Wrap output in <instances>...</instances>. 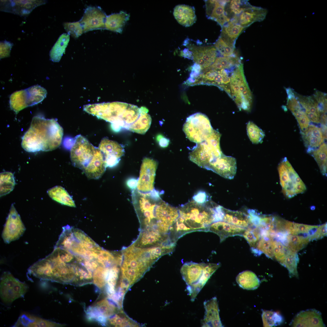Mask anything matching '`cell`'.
<instances>
[{
  "instance_id": "cell-57",
  "label": "cell",
  "mask_w": 327,
  "mask_h": 327,
  "mask_svg": "<svg viewBox=\"0 0 327 327\" xmlns=\"http://www.w3.org/2000/svg\"><path fill=\"white\" fill-rule=\"evenodd\" d=\"M109 322L110 323L113 325L121 326H128L130 324L127 320L124 319L123 318L117 315L110 319Z\"/></svg>"
},
{
  "instance_id": "cell-6",
  "label": "cell",
  "mask_w": 327,
  "mask_h": 327,
  "mask_svg": "<svg viewBox=\"0 0 327 327\" xmlns=\"http://www.w3.org/2000/svg\"><path fill=\"white\" fill-rule=\"evenodd\" d=\"M83 109L86 112L111 123L112 129L116 132L121 127L128 130L138 116L136 105L123 102L89 104L84 105Z\"/></svg>"
},
{
  "instance_id": "cell-36",
  "label": "cell",
  "mask_w": 327,
  "mask_h": 327,
  "mask_svg": "<svg viewBox=\"0 0 327 327\" xmlns=\"http://www.w3.org/2000/svg\"><path fill=\"white\" fill-rule=\"evenodd\" d=\"M70 40V35L63 33L58 38L50 51V59L54 62H58L65 52Z\"/></svg>"
},
{
  "instance_id": "cell-10",
  "label": "cell",
  "mask_w": 327,
  "mask_h": 327,
  "mask_svg": "<svg viewBox=\"0 0 327 327\" xmlns=\"http://www.w3.org/2000/svg\"><path fill=\"white\" fill-rule=\"evenodd\" d=\"M183 130L190 141L198 144L206 140L213 129L208 117L203 114L197 113L187 118Z\"/></svg>"
},
{
  "instance_id": "cell-21",
  "label": "cell",
  "mask_w": 327,
  "mask_h": 327,
  "mask_svg": "<svg viewBox=\"0 0 327 327\" xmlns=\"http://www.w3.org/2000/svg\"><path fill=\"white\" fill-rule=\"evenodd\" d=\"M188 47L192 53L194 61L200 66L202 70L211 66L218 54L217 50L213 46H197L190 45Z\"/></svg>"
},
{
  "instance_id": "cell-2",
  "label": "cell",
  "mask_w": 327,
  "mask_h": 327,
  "mask_svg": "<svg viewBox=\"0 0 327 327\" xmlns=\"http://www.w3.org/2000/svg\"><path fill=\"white\" fill-rule=\"evenodd\" d=\"M217 205L209 201L204 204L192 200L178 208L179 216L173 226L172 236L177 241L192 232H208L210 226L217 222Z\"/></svg>"
},
{
  "instance_id": "cell-58",
  "label": "cell",
  "mask_w": 327,
  "mask_h": 327,
  "mask_svg": "<svg viewBox=\"0 0 327 327\" xmlns=\"http://www.w3.org/2000/svg\"><path fill=\"white\" fill-rule=\"evenodd\" d=\"M156 139L158 142L159 145L161 147H167L169 144V139L160 134L158 135L157 136Z\"/></svg>"
},
{
  "instance_id": "cell-14",
  "label": "cell",
  "mask_w": 327,
  "mask_h": 327,
  "mask_svg": "<svg viewBox=\"0 0 327 327\" xmlns=\"http://www.w3.org/2000/svg\"><path fill=\"white\" fill-rule=\"evenodd\" d=\"M157 166V163L155 160L146 157L143 159L137 181V190L146 193L154 189V181Z\"/></svg>"
},
{
  "instance_id": "cell-52",
  "label": "cell",
  "mask_w": 327,
  "mask_h": 327,
  "mask_svg": "<svg viewBox=\"0 0 327 327\" xmlns=\"http://www.w3.org/2000/svg\"><path fill=\"white\" fill-rule=\"evenodd\" d=\"M292 113L297 121L301 132L304 131L309 125L310 121L303 109L296 110Z\"/></svg>"
},
{
  "instance_id": "cell-20",
  "label": "cell",
  "mask_w": 327,
  "mask_h": 327,
  "mask_svg": "<svg viewBox=\"0 0 327 327\" xmlns=\"http://www.w3.org/2000/svg\"><path fill=\"white\" fill-rule=\"evenodd\" d=\"M98 148L104 155L107 167L116 166L124 153V149L120 144L105 137L101 140Z\"/></svg>"
},
{
  "instance_id": "cell-41",
  "label": "cell",
  "mask_w": 327,
  "mask_h": 327,
  "mask_svg": "<svg viewBox=\"0 0 327 327\" xmlns=\"http://www.w3.org/2000/svg\"><path fill=\"white\" fill-rule=\"evenodd\" d=\"M273 239L269 236H262L257 243L255 247L251 250L256 249L261 254L264 253L268 257L273 259Z\"/></svg>"
},
{
  "instance_id": "cell-42",
  "label": "cell",
  "mask_w": 327,
  "mask_h": 327,
  "mask_svg": "<svg viewBox=\"0 0 327 327\" xmlns=\"http://www.w3.org/2000/svg\"><path fill=\"white\" fill-rule=\"evenodd\" d=\"M316 160L322 173L324 175L327 174V145L323 143L312 153Z\"/></svg>"
},
{
  "instance_id": "cell-23",
  "label": "cell",
  "mask_w": 327,
  "mask_h": 327,
  "mask_svg": "<svg viewBox=\"0 0 327 327\" xmlns=\"http://www.w3.org/2000/svg\"><path fill=\"white\" fill-rule=\"evenodd\" d=\"M228 0H206L205 1L206 15L209 19L216 21L221 27L230 21L226 12Z\"/></svg>"
},
{
  "instance_id": "cell-18",
  "label": "cell",
  "mask_w": 327,
  "mask_h": 327,
  "mask_svg": "<svg viewBox=\"0 0 327 327\" xmlns=\"http://www.w3.org/2000/svg\"><path fill=\"white\" fill-rule=\"evenodd\" d=\"M205 169L211 170L225 178L232 179L236 173V160L234 157L223 154L210 163Z\"/></svg>"
},
{
  "instance_id": "cell-12",
  "label": "cell",
  "mask_w": 327,
  "mask_h": 327,
  "mask_svg": "<svg viewBox=\"0 0 327 327\" xmlns=\"http://www.w3.org/2000/svg\"><path fill=\"white\" fill-rule=\"evenodd\" d=\"M28 288L27 284L15 278L9 272H4L1 276L0 295L2 300L5 303H11L23 297Z\"/></svg>"
},
{
  "instance_id": "cell-7",
  "label": "cell",
  "mask_w": 327,
  "mask_h": 327,
  "mask_svg": "<svg viewBox=\"0 0 327 327\" xmlns=\"http://www.w3.org/2000/svg\"><path fill=\"white\" fill-rule=\"evenodd\" d=\"M218 263H184L180 272L187 285V289L191 300L193 301L212 275L220 267Z\"/></svg>"
},
{
  "instance_id": "cell-16",
  "label": "cell",
  "mask_w": 327,
  "mask_h": 327,
  "mask_svg": "<svg viewBox=\"0 0 327 327\" xmlns=\"http://www.w3.org/2000/svg\"><path fill=\"white\" fill-rule=\"evenodd\" d=\"M107 15L99 6H88L79 21L82 26L84 33L94 30L105 29Z\"/></svg>"
},
{
  "instance_id": "cell-45",
  "label": "cell",
  "mask_w": 327,
  "mask_h": 327,
  "mask_svg": "<svg viewBox=\"0 0 327 327\" xmlns=\"http://www.w3.org/2000/svg\"><path fill=\"white\" fill-rule=\"evenodd\" d=\"M264 327H272L280 325L283 320L279 313L272 311L263 310L262 315Z\"/></svg>"
},
{
  "instance_id": "cell-47",
  "label": "cell",
  "mask_w": 327,
  "mask_h": 327,
  "mask_svg": "<svg viewBox=\"0 0 327 327\" xmlns=\"http://www.w3.org/2000/svg\"><path fill=\"white\" fill-rule=\"evenodd\" d=\"M242 236L248 242L251 249L254 248L261 237L260 230L258 227H249L246 228Z\"/></svg>"
},
{
  "instance_id": "cell-49",
  "label": "cell",
  "mask_w": 327,
  "mask_h": 327,
  "mask_svg": "<svg viewBox=\"0 0 327 327\" xmlns=\"http://www.w3.org/2000/svg\"><path fill=\"white\" fill-rule=\"evenodd\" d=\"M214 46L217 50L218 54H219L220 56H230L236 52L235 48L229 45L220 36L214 43Z\"/></svg>"
},
{
  "instance_id": "cell-5",
  "label": "cell",
  "mask_w": 327,
  "mask_h": 327,
  "mask_svg": "<svg viewBox=\"0 0 327 327\" xmlns=\"http://www.w3.org/2000/svg\"><path fill=\"white\" fill-rule=\"evenodd\" d=\"M179 216L178 208L157 197L145 211L140 227L146 233L171 238L173 226Z\"/></svg>"
},
{
  "instance_id": "cell-37",
  "label": "cell",
  "mask_w": 327,
  "mask_h": 327,
  "mask_svg": "<svg viewBox=\"0 0 327 327\" xmlns=\"http://www.w3.org/2000/svg\"><path fill=\"white\" fill-rule=\"evenodd\" d=\"M47 193L53 200L63 205L75 207L72 198L67 192L60 186L54 187L48 190Z\"/></svg>"
},
{
  "instance_id": "cell-56",
  "label": "cell",
  "mask_w": 327,
  "mask_h": 327,
  "mask_svg": "<svg viewBox=\"0 0 327 327\" xmlns=\"http://www.w3.org/2000/svg\"><path fill=\"white\" fill-rule=\"evenodd\" d=\"M193 200L198 203L204 204L209 201V196L206 192L200 191L194 195Z\"/></svg>"
},
{
  "instance_id": "cell-19",
  "label": "cell",
  "mask_w": 327,
  "mask_h": 327,
  "mask_svg": "<svg viewBox=\"0 0 327 327\" xmlns=\"http://www.w3.org/2000/svg\"><path fill=\"white\" fill-rule=\"evenodd\" d=\"M267 13L266 9L250 4L240 14L233 16L230 21L246 28L254 22L263 21Z\"/></svg>"
},
{
  "instance_id": "cell-28",
  "label": "cell",
  "mask_w": 327,
  "mask_h": 327,
  "mask_svg": "<svg viewBox=\"0 0 327 327\" xmlns=\"http://www.w3.org/2000/svg\"><path fill=\"white\" fill-rule=\"evenodd\" d=\"M175 18L180 25L187 27L192 25L196 21L195 10L193 7L185 5H179L173 10Z\"/></svg>"
},
{
  "instance_id": "cell-15",
  "label": "cell",
  "mask_w": 327,
  "mask_h": 327,
  "mask_svg": "<svg viewBox=\"0 0 327 327\" xmlns=\"http://www.w3.org/2000/svg\"><path fill=\"white\" fill-rule=\"evenodd\" d=\"M46 2L42 0H0V11L27 16L36 8Z\"/></svg>"
},
{
  "instance_id": "cell-9",
  "label": "cell",
  "mask_w": 327,
  "mask_h": 327,
  "mask_svg": "<svg viewBox=\"0 0 327 327\" xmlns=\"http://www.w3.org/2000/svg\"><path fill=\"white\" fill-rule=\"evenodd\" d=\"M230 91L229 96L239 110L250 111L252 106V95L244 75L242 63L231 73Z\"/></svg>"
},
{
  "instance_id": "cell-1",
  "label": "cell",
  "mask_w": 327,
  "mask_h": 327,
  "mask_svg": "<svg viewBox=\"0 0 327 327\" xmlns=\"http://www.w3.org/2000/svg\"><path fill=\"white\" fill-rule=\"evenodd\" d=\"M28 273L38 279L62 283L77 285V266L73 254L60 247L38 260L28 269Z\"/></svg>"
},
{
  "instance_id": "cell-38",
  "label": "cell",
  "mask_w": 327,
  "mask_h": 327,
  "mask_svg": "<svg viewBox=\"0 0 327 327\" xmlns=\"http://www.w3.org/2000/svg\"><path fill=\"white\" fill-rule=\"evenodd\" d=\"M318 226L296 223L286 220L284 224L285 230L287 234L297 235L299 233H308L309 236L314 233Z\"/></svg>"
},
{
  "instance_id": "cell-53",
  "label": "cell",
  "mask_w": 327,
  "mask_h": 327,
  "mask_svg": "<svg viewBox=\"0 0 327 327\" xmlns=\"http://www.w3.org/2000/svg\"><path fill=\"white\" fill-rule=\"evenodd\" d=\"M278 170L279 176L280 183L282 188L288 183H292L294 184L289 177L287 170L282 161L279 165Z\"/></svg>"
},
{
  "instance_id": "cell-24",
  "label": "cell",
  "mask_w": 327,
  "mask_h": 327,
  "mask_svg": "<svg viewBox=\"0 0 327 327\" xmlns=\"http://www.w3.org/2000/svg\"><path fill=\"white\" fill-rule=\"evenodd\" d=\"M301 133L309 153H312L318 148L326 137L321 128L312 124H309L306 129L301 132Z\"/></svg>"
},
{
  "instance_id": "cell-55",
  "label": "cell",
  "mask_w": 327,
  "mask_h": 327,
  "mask_svg": "<svg viewBox=\"0 0 327 327\" xmlns=\"http://www.w3.org/2000/svg\"><path fill=\"white\" fill-rule=\"evenodd\" d=\"M13 44L7 41H2L0 43V58L9 56Z\"/></svg>"
},
{
  "instance_id": "cell-26",
  "label": "cell",
  "mask_w": 327,
  "mask_h": 327,
  "mask_svg": "<svg viewBox=\"0 0 327 327\" xmlns=\"http://www.w3.org/2000/svg\"><path fill=\"white\" fill-rule=\"evenodd\" d=\"M246 228L229 223L223 221L212 223L210 226L208 232L217 234L221 242L226 238L235 236H242Z\"/></svg>"
},
{
  "instance_id": "cell-48",
  "label": "cell",
  "mask_w": 327,
  "mask_h": 327,
  "mask_svg": "<svg viewBox=\"0 0 327 327\" xmlns=\"http://www.w3.org/2000/svg\"><path fill=\"white\" fill-rule=\"evenodd\" d=\"M316 106L317 110L321 116L326 114L327 111V94L316 91L311 96Z\"/></svg>"
},
{
  "instance_id": "cell-3",
  "label": "cell",
  "mask_w": 327,
  "mask_h": 327,
  "mask_svg": "<svg viewBox=\"0 0 327 327\" xmlns=\"http://www.w3.org/2000/svg\"><path fill=\"white\" fill-rule=\"evenodd\" d=\"M63 134V129L56 120L36 116L22 138L21 145L29 152L52 150L61 145Z\"/></svg>"
},
{
  "instance_id": "cell-32",
  "label": "cell",
  "mask_w": 327,
  "mask_h": 327,
  "mask_svg": "<svg viewBox=\"0 0 327 327\" xmlns=\"http://www.w3.org/2000/svg\"><path fill=\"white\" fill-rule=\"evenodd\" d=\"M242 63L240 57L239 56L238 52L236 51L234 54L230 56H220L216 58L214 63L205 69L234 70Z\"/></svg>"
},
{
  "instance_id": "cell-27",
  "label": "cell",
  "mask_w": 327,
  "mask_h": 327,
  "mask_svg": "<svg viewBox=\"0 0 327 327\" xmlns=\"http://www.w3.org/2000/svg\"><path fill=\"white\" fill-rule=\"evenodd\" d=\"M64 325L28 314H23L18 318L13 327H61Z\"/></svg>"
},
{
  "instance_id": "cell-54",
  "label": "cell",
  "mask_w": 327,
  "mask_h": 327,
  "mask_svg": "<svg viewBox=\"0 0 327 327\" xmlns=\"http://www.w3.org/2000/svg\"><path fill=\"white\" fill-rule=\"evenodd\" d=\"M327 235V223L321 225L316 228L314 233L309 236L310 240L319 239Z\"/></svg>"
},
{
  "instance_id": "cell-29",
  "label": "cell",
  "mask_w": 327,
  "mask_h": 327,
  "mask_svg": "<svg viewBox=\"0 0 327 327\" xmlns=\"http://www.w3.org/2000/svg\"><path fill=\"white\" fill-rule=\"evenodd\" d=\"M245 29L238 24L229 21L222 27L220 36L229 45L235 48L236 40Z\"/></svg>"
},
{
  "instance_id": "cell-17",
  "label": "cell",
  "mask_w": 327,
  "mask_h": 327,
  "mask_svg": "<svg viewBox=\"0 0 327 327\" xmlns=\"http://www.w3.org/2000/svg\"><path fill=\"white\" fill-rule=\"evenodd\" d=\"M234 70L205 69L204 73L200 76V78L203 83L217 86L229 96L230 76Z\"/></svg>"
},
{
  "instance_id": "cell-60",
  "label": "cell",
  "mask_w": 327,
  "mask_h": 327,
  "mask_svg": "<svg viewBox=\"0 0 327 327\" xmlns=\"http://www.w3.org/2000/svg\"><path fill=\"white\" fill-rule=\"evenodd\" d=\"M180 55L183 57L190 59H193L192 52L188 48H185L180 52Z\"/></svg>"
},
{
  "instance_id": "cell-31",
  "label": "cell",
  "mask_w": 327,
  "mask_h": 327,
  "mask_svg": "<svg viewBox=\"0 0 327 327\" xmlns=\"http://www.w3.org/2000/svg\"><path fill=\"white\" fill-rule=\"evenodd\" d=\"M222 221L246 228L250 227L247 214L239 211L232 210L222 207Z\"/></svg>"
},
{
  "instance_id": "cell-39",
  "label": "cell",
  "mask_w": 327,
  "mask_h": 327,
  "mask_svg": "<svg viewBox=\"0 0 327 327\" xmlns=\"http://www.w3.org/2000/svg\"><path fill=\"white\" fill-rule=\"evenodd\" d=\"M286 237V247L289 251L296 253L304 248L310 240L309 236L304 237L287 234Z\"/></svg>"
},
{
  "instance_id": "cell-34",
  "label": "cell",
  "mask_w": 327,
  "mask_h": 327,
  "mask_svg": "<svg viewBox=\"0 0 327 327\" xmlns=\"http://www.w3.org/2000/svg\"><path fill=\"white\" fill-rule=\"evenodd\" d=\"M140 108V114L138 119L132 124L128 130L139 134H144L150 127L152 119L148 114V109L145 107Z\"/></svg>"
},
{
  "instance_id": "cell-51",
  "label": "cell",
  "mask_w": 327,
  "mask_h": 327,
  "mask_svg": "<svg viewBox=\"0 0 327 327\" xmlns=\"http://www.w3.org/2000/svg\"><path fill=\"white\" fill-rule=\"evenodd\" d=\"M63 25L67 33L74 38H78L84 33L82 26L79 21L64 22Z\"/></svg>"
},
{
  "instance_id": "cell-4",
  "label": "cell",
  "mask_w": 327,
  "mask_h": 327,
  "mask_svg": "<svg viewBox=\"0 0 327 327\" xmlns=\"http://www.w3.org/2000/svg\"><path fill=\"white\" fill-rule=\"evenodd\" d=\"M70 156L72 164L82 170L89 179L99 178L107 167L104 155L99 148L81 135L75 138Z\"/></svg>"
},
{
  "instance_id": "cell-13",
  "label": "cell",
  "mask_w": 327,
  "mask_h": 327,
  "mask_svg": "<svg viewBox=\"0 0 327 327\" xmlns=\"http://www.w3.org/2000/svg\"><path fill=\"white\" fill-rule=\"evenodd\" d=\"M25 228L19 215L12 204L2 233L4 242L9 243L18 239L24 233Z\"/></svg>"
},
{
  "instance_id": "cell-59",
  "label": "cell",
  "mask_w": 327,
  "mask_h": 327,
  "mask_svg": "<svg viewBox=\"0 0 327 327\" xmlns=\"http://www.w3.org/2000/svg\"><path fill=\"white\" fill-rule=\"evenodd\" d=\"M138 180L132 178L128 179L126 182L127 186L132 190H134L137 187Z\"/></svg>"
},
{
  "instance_id": "cell-43",
  "label": "cell",
  "mask_w": 327,
  "mask_h": 327,
  "mask_svg": "<svg viewBox=\"0 0 327 327\" xmlns=\"http://www.w3.org/2000/svg\"><path fill=\"white\" fill-rule=\"evenodd\" d=\"M299 261V259L297 253L290 251L281 264L286 268L290 277L298 278L297 266Z\"/></svg>"
},
{
  "instance_id": "cell-40",
  "label": "cell",
  "mask_w": 327,
  "mask_h": 327,
  "mask_svg": "<svg viewBox=\"0 0 327 327\" xmlns=\"http://www.w3.org/2000/svg\"><path fill=\"white\" fill-rule=\"evenodd\" d=\"M250 5L246 0H228L225 8L226 15L230 20L233 16L240 14Z\"/></svg>"
},
{
  "instance_id": "cell-30",
  "label": "cell",
  "mask_w": 327,
  "mask_h": 327,
  "mask_svg": "<svg viewBox=\"0 0 327 327\" xmlns=\"http://www.w3.org/2000/svg\"><path fill=\"white\" fill-rule=\"evenodd\" d=\"M296 98L310 121L321 122V116L318 113L315 103L311 96H304L295 93Z\"/></svg>"
},
{
  "instance_id": "cell-8",
  "label": "cell",
  "mask_w": 327,
  "mask_h": 327,
  "mask_svg": "<svg viewBox=\"0 0 327 327\" xmlns=\"http://www.w3.org/2000/svg\"><path fill=\"white\" fill-rule=\"evenodd\" d=\"M220 133L213 129L206 140L197 144L196 147L189 153L190 160L199 167L206 169L210 163L223 154L220 147Z\"/></svg>"
},
{
  "instance_id": "cell-33",
  "label": "cell",
  "mask_w": 327,
  "mask_h": 327,
  "mask_svg": "<svg viewBox=\"0 0 327 327\" xmlns=\"http://www.w3.org/2000/svg\"><path fill=\"white\" fill-rule=\"evenodd\" d=\"M130 15L126 12L121 11L119 13H113L107 16L105 22V29L121 33Z\"/></svg>"
},
{
  "instance_id": "cell-11",
  "label": "cell",
  "mask_w": 327,
  "mask_h": 327,
  "mask_svg": "<svg viewBox=\"0 0 327 327\" xmlns=\"http://www.w3.org/2000/svg\"><path fill=\"white\" fill-rule=\"evenodd\" d=\"M47 93L45 88L38 85L16 91L10 97V108L17 113L27 107L41 102L46 97Z\"/></svg>"
},
{
  "instance_id": "cell-35",
  "label": "cell",
  "mask_w": 327,
  "mask_h": 327,
  "mask_svg": "<svg viewBox=\"0 0 327 327\" xmlns=\"http://www.w3.org/2000/svg\"><path fill=\"white\" fill-rule=\"evenodd\" d=\"M236 280L241 287L247 290L256 289L260 285V280L256 275L249 270L240 273L236 276Z\"/></svg>"
},
{
  "instance_id": "cell-50",
  "label": "cell",
  "mask_w": 327,
  "mask_h": 327,
  "mask_svg": "<svg viewBox=\"0 0 327 327\" xmlns=\"http://www.w3.org/2000/svg\"><path fill=\"white\" fill-rule=\"evenodd\" d=\"M273 243L274 258L281 264L290 251L282 243L273 239Z\"/></svg>"
},
{
  "instance_id": "cell-44",
  "label": "cell",
  "mask_w": 327,
  "mask_h": 327,
  "mask_svg": "<svg viewBox=\"0 0 327 327\" xmlns=\"http://www.w3.org/2000/svg\"><path fill=\"white\" fill-rule=\"evenodd\" d=\"M0 196L8 194L13 189L15 184L13 174L11 172L0 173Z\"/></svg>"
},
{
  "instance_id": "cell-22",
  "label": "cell",
  "mask_w": 327,
  "mask_h": 327,
  "mask_svg": "<svg viewBox=\"0 0 327 327\" xmlns=\"http://www.w3.org/2000/svg\"><path fill=\"white\" fill-rule=\"evenodd\" d=\"M293 327H325L321 313L315 309L301 311L292 320Z\"/></svg>"
},
{
  "instance_id": "cell-46",
  "label": "cell",
  "mask_w": 327,
  "mask_h": 327,
  "mask_svg": "<svg viewBox=\"0 0 327 327\" xmlns=\"http://www.w3.org/2000/svg\"><path fill=\"white\" fill-rule=\"evenodd\" d=\"M246 129L248 137L253 143L258 144L262 142L265 134L256 125L249 121L247 124Z\"/></svg>"
},
{
  "instance_id": "cell-25",
  "label": "cell",
  "mask_w": 327,
  "mask_h": 327,
  "mask_svg": "<svg viewBox=\"0 0 327 327\" xmlns=\"http://www.w3.org/2000/svg\"><path fill=\"white\" fill-rule=\"evenodd\" d=\"M205 313L201 321L202 327H223L219 315L217 298L215 297L204 302Z\"/></svg>"
}]
</instances>
